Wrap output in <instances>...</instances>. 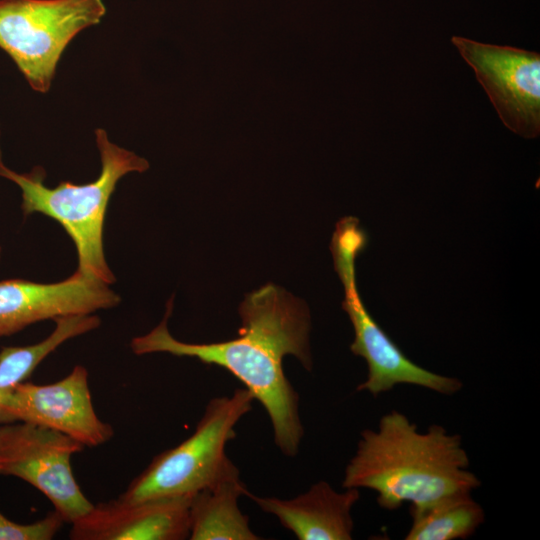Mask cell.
Segmentation results:
<instances>
[{
	"label": "cell",
	"instance_id": "cell-1",
	"mask_svg": "<svg viewBox=\"0 0 540 540\" xmlns=\"http://www.w3.org/2000/svg\"><path fill=\"white\" fill-rule=\"evenodd\" d=\"M172 304L171 300L167 303L163 320L153 330L132 339V351L137 355L166 352L188 356L226 369L265 408L280 451L288 457L296 456L304 428L299 395L283 371L282 360L293 355L307 371L312 370L311 319L306 304L284 288L268 283L248 293L240 304L239 335L207 344L185 343L170 334L167 320Z\"/></svg>",
	"mask_w": 540,
	"mask_h": 540
},
{
	"label": "cell",
	"instance_id": "cell-2",
	"mask_svg": "<svg viewBox=\"0 0 540 540\" xmlns=\"http://www.w3.org/2000/svg\"><path fill=\"white\" fill-rule=\"evenodd\" d=\"M469 463L459 435L438 424L421 432L406 415L393 410L380 418L377 429L361 432L342 486L373 490L386 510L405 502L424 506L479 488L481 481Z\"/></svg>",
	"mask_w": 540,
	"mask_h": 540
},
{
	"label": "cell",
	"instance_id": "cell-3",
	"mask_svg": "<svg viewBox=\"0 0 540 540\" xmlns=\"http://www.w3.org/2000/svg\"><path fill=\"white\" fill-rule=\"evenodd\" d=\"M95 136L101 172L91 183L76 185L62 181L55 188H49L43 183L46 174L41 166L19 174L3 164L1 152L0 176L21 188V208L25 216L38 212L56 220L64 228L77 250V272L111 284L116 278L103 250L107 206L118 181L130 172H144L149 163L134 152L112 143L104 129H96Z\"/></svg>",
	"mask_w": 540,
	"mask_h": 540
},
{
	"label": "cell",
	"instance_id": "cell-4",
	"mask_svg": "<svg viewBox=\"0 0 540 540\" xmlns=\"http://www.w3.org/2000/svg\"><path fill=\"white\" fill-rule=\"evenodd\" d=\"M254 397L246 388L211 399L192 435L156 455L118 498L126 502L190 497L224 481L239 479L227 456L235 426L251 409Z\"/></svg>",
	"mask_w": 540,
	"mask_h": 540
},
{
	"label": "cell",
	"instance_id": "cell-5",
	"mask_svg": "<svg viewBox=\"0 0 540 540\" xmlns=\"http://www.w3.org/2000/svg\"><path fill=\"white\" fill-rule=\"evenodd\" d=\"M367 241L359 220L347 216L337 222L330 244L335 271L344 288L342 308L355 334L350 350L362 357L368 368L366 380L356 390L376 397L397 385L408 384L443 395L456 394L463 387L459 379L434 373L411 361L366 309L357 288L355 261Z\"/></svg>",
	"mask_w": 540,
	"mask_h": 540
},
{
	"label": "cell",
	"instance_id": "cell-6",
	"mask_svg": "<svg viewBox=\"0 0 540 540\" xmlns=\"http://www.w3.org/2000/svg\"><path fill=\"white\" fill-rule=\"evenodd\" d=\"M105 14L102 0H0V48L46 93L68 44Z\"/></svg>",
	"mask_w": 540,
	"mask_h": 540
},
{
	"label": "cell",
	"instance_id": "cell-7",
	"mask_svg": "<svg viewBox=\"0 0 540 540\" xmlns=\"http://www.w3.org/2000/svg\"><path fill=\"white\" fill-rule=\"evenodd\" d=\"M84 446L73 438L38 425H0V475L15 476L41 491L64 522L72 523L93 504L78 485L71 457Z\"/></svg>",
	"mask_w": 540,
	"mask_h": 540
},
{
	"label": "cell",
	"instance_id": "cell-8",
	"mask_svg": "<svg viewBox=\"0 0 540 540\" xmlns=\"http://www.w3.org/2000/svg\"><path fill=\"white\" fill-rule=\"evenodd\" d=\"M474 70L503 124L524 138L540 133V54L524 49L451 39Z\"/></svg>",
	"mask_w": 540,
	"mask_h": 540
},
{
	"label": "cell",
	"instance_id": "cell-9",
	"mask_svg": "<svg viewBox=\"0 0 540 540\" xmlns=\"http://www.w3.org/2000/svg\"><path fill=\"white\" fill-rule=\"evenodd\" d=\"M25 422L61 432L84 447H97L114 430L96 414L88 372L75 366L63 379L45 385L21 382L0 393V424Z\"/></svg>",
	"mask_w": 540,
	"mask_h": 540
},
{
	"label": "cell",
	"instance_id": "cell-10",
	"mask_svg": "<svg viewBox=\"0 0 540 540\" xmlns=\"http://www.w3.org/2000/svg\"><path fill=\"white\" fill-rule=\"evenodd\" d=\"M108 285L77 271L57 283L0 281V337L39 321L112 308L120 297Z\"/></svg>",
	"mask_w": 540,
	"mask_h": 540
},
{
	"label": "cell",
	"instance_id": "cell-11",
	"mask_svg": "<svg viewBox=\"0 0 540 540\" xmlns=\"http://www.w3.org/2000/svg\"><path fill=\"white\" fill-rule=\"evenodd\" d=\"M190 497L93 505L72 522V540H183L189 538Z\"/></svg>",
	"mask_w": 540,
	"mask_h": 540
},
{
	"label": "cell",
	"instance_id": "cell-12",
	"mask_svg": "<svg viewBox=\"0 0 540 540\" xmlns=\"http://www.w3.org/2000/svg\"><path fill=\"white\" fill-rule=\"evenodd\" d=\"M244 495L262 511L276 516L299 540L353 538L352 509L360 498L359 489L345 488L338 492L321 480L292 499L258 496L248 489Z\"/></svg>",
	"mask_w": 540,
	"mask_h": 540
},
{
	"label": "cell",
	"instance_id": "cell-13",
	"mask_svg": "<svg viewBox=\"0 0 540 540\" xmlns=\"http://www.w3.org/2000/svg\"><path fill=\"white\" fill-rule=\"evenodd\" d=\"M239 479L221 482L191 496L189 520L191 540H258L249 518L238 506L245 494Z\"/></svg>",
	"mask_w": 540,
	"mask_h": 540
},
{
	"label": "cell",
	"instance_id": "cell-14",
	"mask_svg": "<svg viewBox=\"0 0 540 540\" xmlns=\"http://www.w3.org/2000/svg\"><path fill=\"white\" fill-rule=\"evenodd\" d=\"M412 523L406 540L465 539L484 522L482 506L471 493H458L424 506L409 507Z\"/></svg>",
	"mask_w": 540,
	"mask_h": 540
},
{
	"label": "cell",
	"instance_id": "cell-15",
	"mask_svg": "<svg viewBox=\"0 0 540 540\" xmlns=\"http://www.w3.org/2000/svg\"><path fill=\"white\" fill-rule=\"evenodd\" d=\"M53 332L41 342L23 347H4L0 351V393L26 380L39 363L66 340L99 327V317L61 316L54 319Z\"/></svg>",
	"mask_w": 540,
	"mask_h": 540
},
{
	"label": "cell",
	"instance_id": "cell-16",
	"mask_svg": "<svg viewBox=\"0 0 540 540\" xmlns=\"http://www.w3.org/2000/svg\"><path fill=\"white\" fill-rule=\"evenodd\" d=\"M63 523L56 511L31 524L16 523L0 512V540H51Z\"/></svg>",
	"mask_w": 540,
	"mask_h": 540
},
{
	"label": "cell",
	"instance_id": "cell-17",
	"mask_svg": "<svg viewBox=\"0 0 540 540\" xmlns=\"http://www.w3.org/2000/svg\"><path fill=\"white\" fill-rule=\"evenodd\" d=\"M0 256H1V247H0Z\"/></svg>",
	"mask_w": 540,
	"mask_h": 540
}]
</instances>
